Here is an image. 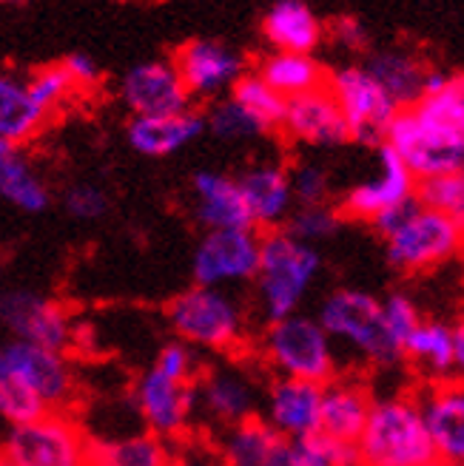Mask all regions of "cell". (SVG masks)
I'll return each instance as SVG.
<instances>
[{
  "label": "cell",
  "mask_w": 464,
  "mask_h": 466,
  "mask_svg": "<svg viewBox=\"0 0 464 466\" xmlns=\"http://www.w3.org/2000/svg\"><path fill=\"white\" fill-rule=\"evenodd\" d=\"M464 242L461 222L416 202L385 237L387 262L402 273H428L456 259Z\"/></svg>",
  "instance_id": "52a82bcc"
},
{
  "label": "cell",
  "mask_w": 464,
  "mask_h": 466,
  "mask_svg": "<svg viewBox=\"0 0 464 466\" xmlns=\"http://www.w3.org/2000/svg\"><path fill=\"white\" fill-rule=\"evenodd\" d=\"M253 75L271 91H276L285 103L322 88L325 77H328L314 55H285V52H271Z\"/></svg>",
  "instance_id": "1f68e13d"
},
{
  "label": "cell",
  "mask_w": 464,
  "mask_h": 466,
  "mask_svg": "<svg viewBox=\"0 0 464 466\" xmlns=\"http://www.w3.org/2000/svg\"><path fill=\"white\" fill-rule=\"evenodd\" d=\"M205 128L214 137L225 139V143H240V139L265 134V128L231 97L214 100V106L208 108V116H205Z\"/></svg>",
  "instance_id": "d590c367"
},
{
  "label": "cell",
  "mask_w": 464,
  "mask_h": 466,
  "mask_svg": "<svg viewBox=\"0 0 464 466\" xmlns=\"http://www.w3.org/2000/svg\"><path fill=\"white\" fill-rule=\"evenodd\" d=\"M237 185L245 202V211L251 217V225L257 233L280 230L296 208L288 168L280 166V162L251 166L242 177H237Z\"/></svg>",
  "instance_id": "ffe728a7"
},
{
  "label": "cell",
  "mask_w": 464,
  "mask_h": 466,
  "mask_svg": "<svg viewBox=\"0 0 464 466\" xmlns=\"http://www.w3.org/2000/svg\"><path fill=\"white\" fill-rule=\"evenodd\" d=\"M169 466H225V461L217 455L211 441H194L182 438L180 444L171 447V463Z\"/></svg>",
  "instance_id": "7bdbcfd3"
},
{
  "label": "cell",
  "mask_w": 464,
  "mask_h": 466,
  "mask_svg": "<svg viewBox=\"0 0 464 466\" xmlns=\"http://www.w3.org/2000/svg\"><path fill=\"white\" fill-rule=\"evenodd\" d=\"M422 421L430 435L436 458L461 466L464 458V390L453 381H433L422 395L416 392Z\"/></svg>",
  "instance_id": "d6986e66"
},
{
  "label": "cell",
  "mask_w": 464,
  "mask_h": 466,
  "mask_svg": "<svg viewBox=\"0 0 464 466\" xmlns=\"http://www.w3.org/2000/svg\"><path fill=\"white\" fill-rule=\"evenodd\" d=\"M362 66L397 108H410L425 95V77L430 68L413 52H402V49L374 52Z\"/></svg>",
  "instance_id": "f1b7e54d"
},
{
  "label": "cell",
  "mask_w": 464,
  "mask_h": 466,
  "mask_svg": "<svg viewBox=\"0 0 464 466\" xmlns=\"http://www.w3.org/2000/svg\"><path fill=\"white\" fill-rule=\"evenodd\" d=\"M263 392L248 372L237 367L205 370L194 381V418L202 415L220 432L260 418Z\"/></svg>",
  "instance_id": "5bb4252c"
},
{
  "label": "cell",
  "mask_w": 464,
  "mask_h": 466,
  "mask_svg": "<svg viewBox=\"0 0 464 466\" xmlns=\"http://www.w3.org/2000/svg\"><path fill=\"white\" fill-rule=\"evenodd\" d=\"M280 131L288 139H294V143L314 146V148H336L351 139L331 91L325 86L285 103Z\"/></svg>",
  "instance_id": "44dd1931"
},
{
  "label": "cell",
  "mask_w": 464,
  "mask_h": 466,
  "mask_svg": "<svg viewBox=\"0 0 464 466\" xmlns=\"http://www.w3.org/2000/svg\"><path fill=\"white\" fill-rule=\"evenodd\" d=\"M374 395L367 384L356 376H336L322 387L319 407V432L331 435L345 444H356V438L367 421V412L374 407Z\"/></svg>",
  "instance_id": "cb8c5ba5"
},
{
  "label": "cell",
  "mask_w": 464,
  "mask_h": 466,
  "mask_svg": "<svg viewBox=\"0 0 464 466\" xmlns=\"http://www.w3.org/2000/svg\"><path fill=\"white\" fill-rule=\"evenodd\" d=\"M157 367L162 376L169 379H177V381H185V384H194L197 376H200V367H197V353L182 341H171L160 350L157 361L151 364Z\"/></svg>",
  "instance_id": "b9f144b4"
},
{
  "label": "cell",
  "mask_w": 464,
  "mask_h": 466,
  "mask_svg": "<svg viewBox=\"0 0 464 466\" xmlns=\"http://www.w3.org/2000/svg\"><path fill=\"white\" fill-rule=\"evenodd\" d=\"M205 131V114L189 108L182 114L166 116H131L129 146L143 157H171L189 148Z\"/></svg>",
  "instance_id": "484cf974"
},
{
  "label": "cell",
  "mask_w": 464,
  "mask_h": 466,
  "mask_svg": "<svg viewBox=\"0 0 464 466\" xmlns=\"http://www.w3.org/2000/svg\"><path fill=\"white\" fill-rule=\"evenodd\" d=\"M191 194H194V214L205 228V233L253 228L245 211L237 177L222 171H200L191 179Z\"/></svg>",
  "instance_id": "d4e9b609"
},
{
  "label": "cell",
  "mask_w": 464,
  "mask_h": 466,
  "mask_svg": "<svg viewBox=\"0 0 464 466\" xmlns=\"http://www.w3.org/2000/svg\"><path fill=\"white\" fill-rule=\"evenodd\" d=\"M260 265V233L248 230H211L194 250L197 288L228 290L245 285L257 276Z\"/></svg>",
  "instance_id": "7c38bea8"
},
{
  "label": "cell",
  "mask_w": 464,
  "mask_h": 466,
  "mask_svg": "<svg viewBox=\"0 0 464 466\" xmlns=\"http://www.w3.org/2000/svg\"><path fill=\"white\" fill-rule=\"evenodd\" d=\"M325 35H331L336 46L347 52H365L367 49V32L356 17H336Z\"/></svg>",
  "instance_id": "f6af8a7d"
},
{
  "label": "cell",
  "mask_w": 464,
  "mask_h": 466,
  "mask_svg": "<svg viewBox=\"0 0 464 466\" xmlns=\"http://www.w3.org/2000/svg\"><path fill=\"white\" fill-rule=\"evenodd\" d=\"M26 80H29L32 97L40 103L43 111H49L52 116H55V111H57L60 106H66L68 100H72V97L77 95L75 83L68 80L66 68H63L60 63L37 68V72L26 75Z\"/></svg>",
  "instance_id": "74e56055"
},
{
  "label": "cell",
  "mask_w": 464,
  "mask_h": 466,
  "mask_svg": "<svg viewBox=\"0 0 464 466\" xmlns=\"http://www.w3.org/2000/svg\"><path fill=\"white\" fill-rule=\"evenodd\" d=\"M0 379H4V356H0Z\"/></svg>",
  "instance_id": "7dc6e473"
},
{
  "label": "cell",
  "mask_w": 464,
  "mask_h": 466,
  "mask_svg": "<svg viewBox=\"0 0 464 466\" xmlns=\"http://www.w3.org/2000/svg\"><path fill=\"white\" fill-rule=\"evenodd\" d=\"M430 466H453V463H442V461H436V463H430Z\"/></svg>",
  "instance_id": "c3c4849f"
},
{
  "label": "cell",
  "mask_w": 464,
  "mask_h": 466,
  "mask_svg": "<svg viewBox=\"0 0 464 466\" xmlns=\"http://www.w3.org/2000/svg\"><path fill=\"white\" fill-rule=\"evenodd\" d=\"M356 455L359 466H430L438 461L416 392L374 401L356 438Z\"/></svg>",
  "instance_id": "7a4b0ae2"
},
{
  "label": "cell",
  "mask_w": 464,
  "mask_h": 466,
  "mask_svg": "<svg viewBox=\"0 0 464 466\" xmlns=\"http://www.w3.org/2000/svg\"><path fill=\"white\" fill-rule=\"evenodd\" d=\"M0 324L12 341H26L43 350L66 353L75 344V319L60 301L35 290H6L0 296Z\"/></svg>",
  "instance_id": "8fae6325"
},
{
  "label": "cell",
  "mask_w": 464,
  "mask_h": 466,
  "mask_svg": "<svg viewBox=\"0 0 464 466\" xmlns=\"http://www.w3.org/2000/svg\"><path fill=\"white\" fill-rule=\"evenodd\" d=\"M63 205L66 211L72 214L80 222H95L100 217H106L108 211V197L100 185H91V182H77L72 188H66L63 194Z\"/></svg>",
  "instance_id": "60d3db41"
},
{
  "label": "cell",
  "mask_w": 464,
  "mask_h": 466,
  "mask_svg": "<svg viewBox=\"0 0 464 466\" xmlns=\"http://www.w3.org/2000/svg\"><path fill=\"white\" fill-rule=\"evenodd\" d=\"M416 199V177L405 168V162L387 146H379L376 154V174L354 185L339 202L336 211L345 219L374 222L382 214L393 211L405 202Z\"/></svg>",
  "instance_id": "2e32d148"
},
{
  "label": "cell",
  "mask_w": 464,
  "mask_h": 466,
  "mask_svg": "<svg viewBox=\"0 0 464 466\" xmlns=\"http://www.w3.org/2000/svg\"><path fill=\"white\" fill-rule=\"evenodd\" d=\"M214 450L225 466H303L291 441L276 435L263 418L222 430Z\"/></svg>",
  "instance_id": "7402d4cb"
},
{
  "label": "cell",
  "mask_w": 464,
  "mask_h": 466,
  "mask_svg": "<svg viewBox=\"0 0 464 466\" xmlns=\"http://www.w3.org/2000/svg\"><path fill=\"white\" fill-rule=\"evenodd\" d=\"M322 270V253L305 242H296L291 233L268 230L260 233V265H257V299L265 321H280L299 313L314 279Z\"/></svg>",
  "instance_id": "3957f363"
},
{
  "label": "cell",
  "mask_w": 464,
  "mask_h": 466,
  "mask_svg": "<svg viewBox=\"0 0 464 466\" xmlns=\"http://www.w3.org/2000/svg\"><path fill=\"white\" fill-rule=\"evenodd\" d=\"M339 228H342V214L334 205L294 208L288 222L283 225V230L291 233L296 242H305L311 248H316V242L322 239H331Z\"/></svg>",
  "instance_id": "e575fe53"
},
{
  "label": "cell",
  "mask_w": 464,
  "mask_h": 466,
  "mask_svg": "<svg viewBox=\"0 0 464 466\" xmlns=\"http://www.w3.org/2000/svg\"><path fill=\"white\" fill-rule=\"evenodd\" d=\"M134 407L143 418L146 432L174 447L189 438L194 424V384L169 379L157 367H149L134 384Z\"/></svg>",
  "instance_id": "4fadbf2b"
},
{
  "label": "cell",
  "mask_w": 464,
  "mask_h": 466,
  "mask_svg": "<svg viewBox=\"0 0 464 466\" xmlns=\"http://www.w3.org/2000/svg\"><path fill=\"white\" fill-rule=\"evenodd\" d=\"M0 455L12 466H88V432L72 412H43L12 427Z\"/></svg>",
  "instance_id": "ba28073f"
},
{
  "label": "cell",
  "mask_w": 464,
  "mask_h": 466,
  "mask_svg": "<svg viewBox=\"0 0 464 466\" xmlns=\"http://www.w3.org/2000/svg\"><path fill=\"white\" fill-rule=\"evenodd\" d=\"M294 452L303 466H359L356 444H345L325 432H314L296 441Z\"/></svg>",
  "instance_id": "8d00e7d4"
},
{
  "label": "cell",
  "mask_w": 464,
  "mask_h": 466,
  "mask_svg": "<svg viewBox=\"0 0 464 466\" xmlns=\"http://www.w3.org/2000/svg\"><path fill=\"white\" fill-rule=\"evenodd\" d=\"M325 88L347 126V137L356 143L382 146V137L393 114L399 108L390 103V97L379 88V83L367 75V68L359 66H342L334 75L325 77Z\"/></svg>",
  "instance_id": "30bf717a"
},
{
  "label": "cell",
  "mask_w": 464,
  "mask_h": 466,
  "mask_svg": "<svg viewBox=\"0 0 464 466\" xmlns=\"http://www.w3.org/2000/svg\"><path fill=\"white\" fill-rule=\"evenodd\" d=\"M231 100L242 106L265 131L280 128L283 114H285V100L276 95V91H271L253 72H245L234 83V88H231Z\"/></svg>",
  "instance_id": "d6a6232c"
},
{
  "label": "cell",
  "mask_w": 464,
  "mask_h": 466,
  "mask_svg": "<svg viewBox=\"0 0 464 466\" xmlns=\"http://www.w3.org/2000/svg\"><path fill=\"white\" fill-rule=\"evenodd\" d=\"M319 407H322L319 384L276 376L263 392L260 418L280 438L296 444V441L319 432Z\"/></svg>",
  "instance_id": "ac0fdd59"
},
{
  "label": "cell",
  "mask_w": 464,
  "mask_h": 466,
  "mask_svg": "<svg viewBox=\"0 0 464 466\" xmlns=\"http://www.w3.org/2000/svg\"><path fill=\"white\" fill-rule=\"evenodd\" d=\"M120 100L131 116H166L191 108V97L171 60H149L129 68L120 83Z\"/></svg>",
  "instance_id": "e0dca14e"
},
{
  "label": "cell",
  "mask_w": 464,
  "mask_h": 466,
  "mask_svg": "<svg viewBox=\"0 0 464 466\" xmlns=\"http://www.w3.org/2000/svg\"><path fill=\"white\" fill-rule=\"evenodd\" d=\"M177 339L211 353H234L245 341V313L237 296L217 288H191L169 305Z\"/></svg>",
  "instance_id": "8992f818"
},
{
  "label": "cell",
  "mask_w": 464,
  "mask_h": 466,
  "mask_svg": "<svg viewBox=\"0 0 464 466\" xmlns=\"http://www.w3.org/2000/svg\"><path fill=\"white\" fill-rule=\"evenodd\" d=\"M52 114L43 111L40 103L32 97L29 80L15 72L0 75V143L26 146L46 126Z\"/></svg>",
  "instance_id": "83f0119b"
},
{
  "label": "cell",
  "mask_w": 464,
  "mask_h": 466,
  "mask_svg": "<svg viewBox=\"0 0 464 466\" xmlns=\"http://www.w3.org/2000/svg\"><path fill=\"white\" fill-rule=\"evenodd\" d=\"M382 146L397 154L419 179L456 174L464 166V83L450 75L448 83L428 91L410 108H399L385 128Z\"/></svg>",
  "instance_id": "6da1fadb"
},
{
  "label": "cell",
  "mask_w": 464,
  "mask_h": 466,
  "mask_svg": "<svg viewBox=\"0 0 464 466\" xmlns=\"http://www.w3.org/2000/svg\"><path fill=\"white\" fill-rule=\"evenodd\" d=\"M382 316H385V328L390 339L399 344V350L410 339V333L422 324V313L407 293H390L382 301Z\"/></svg>",
  "instance_id": "ab89813d"
},
{
  "label": "cell",
  "mask_w": 464,
  "mask_h": 466,
  "mask_svg": "<svg viewBox=\"0 0 464 466\" xmlns=\"http://www.w3.org/2000/svg\"><path fill=\"white\" fill-rule=\"evenodd\" d=\"M0 466H12V463H9V461H6L4 455H0Z\"/></svg>",
  "instance_id": "bcb514c9"
},
{
  "label": "cell",
  "mask_w": 464,
  "mask_h": 466,
  "mask_svg": "<svg viewBox=\"0 0 464 466\" xmlns=\"http://www.w3.org/2000/svg\"><path fill=\"white\" fill-rule=\"evenodd\" d=\"M4 372L26 390L46 412H72L77 399V376L66 353L43 350L26 341L0 344Z\"/></svg>",
  "instance_id": "9c48e42d"
},
{
  "label": "cell",
  "mask_w": 464,
  "mask_h": 466,
  "mask_svg": "<svg viewBox=\"0 0 464 466\" xmlns=\"http://www.w3.org/2000/svg\"><path fill=\"white\" fill-rule=\"evenodd\" d=\"M0 197L26 214H43L52 205V194L29 157L9 143H0Z\"/></svg>",
  "instance_id": "4dcf8cb0"
},
{
  "label": "cell",
  "mask_w": 464,
  "mask_h": 466,
  "mask_svg": "<svg viewBox=\"0 0 464 466\" xmlns=\"http://www.w3.org/2000/svg\"><path fill=\"white\" fill-rule=\"evenodd\" d=\"M171 444L151 432L88 435V466H169Z\"/></svg>",
  "instance_id": "f546056e"
},
{
  "label": "cell",
  "mask_w": 464,
  "mask_h": 466,
  "mask_svg": "<svg viewBox=\"0 0 464 466\" xmlns=\"http://www.w3.org/2000/svg\"><path fill=\"white\" fill-rule=\"evenodd\" d=\"M260 356L280 379L325 387L339 376L334 341L319 328L316 319L303 313L268 321L260 341Z\"/></svg>",
  "instance_id": "277c9868"
},
{
  "label": "cell",
  "mask_w": 464,
  "mask_h": 466,
  "mask_svg": "<svg viewBox=\"0 0 464 466\" xmlns=\"http://www.w3.org/2000/svg\"><path fill=\"white\" fill-rule=\"evenodd\" d=\"M402 359L422 367L436 381H453V372L464 364V328L438 319L422 324L402 344Z\"/></svg>",
  "instance_id": "603a6c76"
},
{
  "label": "cell",
  "mask_w": 464,
  "mask_h": 466,
  "mask_svg": "<svg viewBox=\"0 0 464 466\" xmlns=\"http://www.w3.org/2000/svg\"><path fill=\"white\" fill-rule=\"evenodd\" d=\"M319 328L331 341L351 344L370 367H393L402 361L399 344L390 339L382 316V299L365 290H334L319 308Z\"/></svg>",
  "instance_id": "5b68a950"
},
{
  "label": "cell",
  "mask_w": 464,
  "mask_h": 466,
  "mask_svg": "<svg viewBox=\"0 0 464 466\" xmlns=\"http://www.w3.org/2000/svg\"><path fill=\"white\" fill-rule=\"evenodd\" d=\"M291 177V194L296 208H314V205H331V174L316 162H299V166L288 168Z\"/></svg>",
  "instance_id": "f35d334b"
},
{
  "label": "cell",
  "mask_w": 464,
  "mask_h": 466,
  "mask_svg": "<svg viewBox=\"0 0 464 466\" xmlns=\"http://www.w3.org/2000/svg\"><path fill=\"white\" fill-rule=\"evenodd\" d=\"M263 35L273 52L311 55L325 37V26L303 0H276L263 20Z\"/></svg>",
  "instance_id": "4316f807"
},
{
  "label": "cell",
  "mask_w": 464,
  "mask_h": 466,
  "mask_svg": "<svg viewBox=\"0 0 464 466\" xmlns=\"http://www.w3.org/2000/svg\"><path fill=\"white\" fill-rule=\"evenodd\" d=\"M60 66L66 68L68 80L75 83L77 91H91L100 83V66L95 63V57H91V55L75 52V55H68Z\"/></svg>",
  "instance_id": "ee69618b"
},
{
  "label": "cell",
  "mask_w": 464,
  "mask_h": 466,
  "mask_svg": "<svg viewBox=\"0 0 464 466\" xmlns=\"http://www.w3.org/2000/svg\"><path fill=\"white\" fill-rule=\"evenodd\" d=\"M189 97L214 100L245 75V57L217 40H189L171 57Z\"/></svg>",
  "instance_id": "9a60e30c"
},
{
  "label": "cell",
  "mask_w": 464,
  "mask_h": 466,
  "mask_svg": "<svg viewBox=\"0 0 464 466\" xmlns=\"http://www.w3.org/2000/svg\"><path fill=\"white\" fill-rule=\"evenodd\" d=\"M416 202L428 211L464 222V174H438L416 182Z\"/></svg>",
  "instance_id": "836d02e7"
}]
</instances>
